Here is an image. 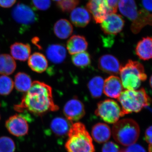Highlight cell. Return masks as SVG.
Returning <instances> with one entry per match:
<instances>
[{
    "label": "cell",
    "mask_w": 152,
    "mask_h": 152,
    "mask_svg": "<svg viewBox=\"0 0 152 152\" xmlns=\"http://www.w3.org/2000/svg\"><path fill=\"white\" fill-rule=\"evenodd\" d=\"M14 109L20 113L27 111L40 116L48 112L56 111L59 107L54 102L51 87L35 81L22 98L20 103L15 105Z\"/></svg>",
    "instance_id": "6da1fadb"
},
{
    "label": "cell",
    "mask_w": 152,
    "mask_h": 152,
    "mask_svg": "<svg viewBox=\"0 0 152 152\" xmlns=\"http://www.w3.org/2000/svg\"><path fill=\"white\" fill-rule=\"evenodd\" d=\"M67 135L65 148L68 152H95L92 138L83 124H72Z\"/></svg>",
    "instance_id": "7a4b0ae2"
},
{
    "label": "cell",
    "mask_w": 152,
    "mask_h": 152,
    "mask_svg": "<svg viewBox=\"0 0 152 152\" xmlns=\"http://www.w3.org/2000/svg\"><path fill=\"white\" fill-rule=\"evenodd\" d=\"M118 99L121 105L123 116L126 114L138 113L149 106L151 101L143 88L138 90H125Z\"/></svg>",
    "instance_id": "3957f363"
},
{
    "label": "cell",
    "mask_w": 152,
    "mask_h": 152,
    "mask_svg": "<svg viewBox=\"0 0 152 152\" xmlns=\"http://www.w3.org/2000/svg\"><path fill=\"white\" fill-rule=\"evenodd\" d=\"M112 134L115 140L125 146L135 143L140 134L137 123L132 119H124L114 124Z\"/></svg>",
    "instance_id": "277c9868"
},
{
    "label": "cell",
    "mask_w": 152,
    "mask_h": 152,
    "mask_svg": "<svg viewBox=\"0 0 152 152\" xmlns=\"http://www.w3.org/2000/svg\"><path fill=\"white\" fill-rule=\"evenodd\" d=\"M119 74L123 87L126 90H137L147 79L143 66L132 60L121 66Z\"/></svg>",
    "instance_id": "5b68a950"
},
{
    "label": "cell",
    "mask_w": 152,
    "mask_h": 152,
    "mask_svg": "<svg viewBox=\"0 0 152 152\" xmlns=\"http://www.w3.org/2000/svg\"><path fill=\"white\" fill-rule=\"evenodd\" d=\"M95 113L104 121L110 124L116 123L120 117H123L119 105L115 101L110 99L99 102Z\"/></svg>",
    "instance_id": "8992f818"
},
{
    "label": "cell",
    "mask_w": 152,
    "mask_h": 152,
    "mask_svg": "<svg viewBox=\"0 0 152 152\" xmlns=\"http://www.w3.org/2000/svg\"><path fill=\"white\" fill-rule=\"evenodd\" d=\"M87 8L97 23H101L109 14L116 12L110 0H89Z\"/></svg>",
    "instance_id": "52a82bcc"
},
{
    "label": "cell",
    "mask_w": 152,
    "mask_h": 152,
    "mask_svg": "<svg viewBox=\"0 0 152 152\" xmlns=\"http://www.w3.org/2000/svg\"><path fill=\"white\" fill-rule=\"evenodd\" d=\"M13 18L19 24L28 26L35 23L38 20L37 15L34 10L26 5L18 4L12 11Z\"/></svg>",
    "instance_id": "ba28073f"
},
{
    "label": "cell",
    "mask_w": 152,
    "mask_h": 152,
    "mask_svg": "<svg viewBox=\"0 0 152 152\" xmlns=\"http://www.w3.org/2000/svg\"><path fill=\"white\" fill-rule=\"evenodd\" d=\"M6 126L9 132L16 137H22L28 132L27 121L22 115H14L10 117L6 122Z\"/></svg>",
    "instance_id": "9c48e42d"
},
{
    "label": "cell",
    "mask_w": 152,
    "mask_h": 152,
    "mask_svg": "<svg viewBox=\"0 0 152 152\" xmlns=\"http://www.w3.org/2000/svg\"><path fill=\"white\" fill-rule=\"evenodd\" d=\"M124 21L120 15L113 13L107 15L101 23V28L106 34L115 35L121 31Z\"/></svg>",
    "instance_id": "30bf717a"
},
{
    "label": "cell",
    "mask_w": 152,
    "mask_h": 152,
    "mask_svg": "<svg viewBox=\"0 0 152 152\" xmlns=\"http://www.w3.org/2000/svg\"><path fill=\"white\" fill-rule=\"evenodd\" d=\"M66 119L70 122L77 121L85 115L83 104L77 98H74L67 102L63 110Z\"/></svg>",
    "instance_id": "8fae6325"
},
{
    "label": "cell",
    "mask_w": 152,
    "mask_h": 152,
    "mask_svg": "<svg viewBox=\"0 0 152 152\" xmlns=\"http://www.w3.org/2000/svg\"><path fill=\"white\" fill-rule=\"evenodd\" d=\"M99 69L104 72L111 75L119 74L121 66L119 61L113 55H103L98 62Z\"/></svg>",
    "instance_id": "7c38bea8"
},
{
    "label": "cell",
    "mask_w": 152,
    "mask_h": 152,
    "mask_svg": "<svg viewBox=\"0 0 152 152\" xmlns=\"http://www.w3.org/2000/svg\"><path fill=\"white\" fill-rule=\"evenodd\" d=\"M123 90L121 79L117 76H110L104 81L103 92L109 97L118 99Z\"/></svg>",
    "instance_id": "4fadbf2b"
},
{
    "label": "cell",
    "mask_w": 152,
    "mask_h": 152,
    "mask_svg": "<svg viewBox=\"0 0 152 152\" xmlns=\"http://www.w3.org/2000/svg\"><path fill=\"white\" fill-rule=\"evenodd\" d=\"M48 59L56 64H61L66 57L67 52L65 47L60 44L50 45L46 52Z\"/></svg>",
    "instance_id": "5bb4252c"
},
{
    "label": "cell",
    "mask_w": 152,
    "mask_h": 152,
    "mask_svg": "<svg viewBox=\"0 0 152 152\" xmlns=\"http://www.w3.org/2000/svg\"><path fill=\"white\" fill-rule=\"evenodd\" d=\"M72 23L76 27L83 28L89 23L91 16L88 10L83 7L73 10L70 15Z\"/></svg>",
    "instance_id": "9a60e30c"
},
{
    "label": "cell",
    "mask_w": 152,
    "mask_h": 152,
    "mask_svg": "<svg viewBox=\"0 0 152 152\" xmlns=\"http://www.w3.org/2000/svg\"><path fill=\"white\" fill-rule=\"evenodd\" d=\"M88 46L86 39L82 36H72L67 42V50L70 55H73L86 51Z\"/></svg>",
    "instance_id": "2e32d148"
},
{
    "label": "cell",
    "mask_w": 152,
    "mask_h": 152,
    "mask_svg": "<svg viewBox=\"0 0 152 152\" xmlns=\"http://www.w3.org/2000/svg\"><path fill=\"white\" fill-rule=\"evenodd\" d=\"M110 128L104 123H99L93 127L91 135L93 139L99 143H105L111 136Z\"/></svg>",
    "instance_id": "e0dca14e"
},
{
    "label": "cell",
    "mask_w": 152,
    "mask_h": 152,
    "mask_svg": "<svg viewBox=\"0 0 152 152\" xmlns=\"http://www.w3.org/2000/svg\"><path fill=\"white\" fill-rule=\"evenodd\" d=\"M28 65L34 72L41 73L46 70L48 64L46 58L43 54L37 52L29 57Z\"/></svg>",
    "instance_id": "ac0fdd59"
},
{
    "label": "cell",
    "mask_w": 152,
    "mask_h": 152,
    "mask_svg": "<svg viewBox=\"0 0 152 152\" xmlns=\"http://www.w3.org/2000/svg\"><path fill=\"white\" fill-rule=\"evenodd\" d=\"M119 10L121 13L134 21L137 18L138 12L134 0H119Z\"/></svg>",
    "instance_id": "d6986e66"
},
{
    "label": "cell",
    "mask_w": 152,
    "mask_h": 152,
    "mask_svg": "<svg viewBox=\"0 0 152 152\" xmlns=\"http://www.w3.org/2000/svg\"><path fill=\"white\" fill-rule=\"evenodd\" d=\"M152 38L146 37L139 41L136 46V55L140 59L148 61L151 58L152 56Z\"/></svg>",
    "instance_id": "ffe728a7"
},
{
    "label": "cell",
    "mask_w": 152,
    "mask_h": 152,
    "mask_svg": "<svg viewBox=\"0 0 152 152\" xmlns=\"http://www.w3.org/2000/svg\"><path fill=\"white\" fill-rule=\"evenodd\" d=\"M12 57L15 59L25 61L28 59L31 53V48L28 44L16 42L10 47Z\"/></svg>",
    "instance_id": "44dd1931"
},
{
    "label": "cell",
    "mask_w": 152,
    "mask_h": 152,
    "mask_svg": "<svg viewBox=\"0 0 152 152\" xmlns=\"http://www.w3.org/2000/svg\"><path fill=\"white\" fill-rule=\"evenodd\" d=\"M151 14L145 10H140L138 12L137 18L132 23L131 30L134 34H137L144 27L148 25L151 26Z\"/></svg>",
    "instance_id": "7402d4cb"
},
{
    "label": "cell",
    "mask_w": 152,
    "mask_h": 152,
    "mask_svg": "<svg viewBox=\"0 0 152 152\" xmlns=\"http://www.w3.org/2000/svg\"><path fill=\"white\" fill-rule=\"evenodd\" d=\"M72 122L66 119L57 117L52 120L51 129L55 134L58 136H63L68 134L72 125Z\"/></svg>",
    "instance_id": "603a6c76"
},
{
    "label": "cell",
    "mask_w": 152,
    "mask_h": 152,
    "mask_svg": "<svg viewBox=\"0 0 152 152\" xmlns=\"http://www.w3.org/2000/svg\"><path fill=\"white\" fill-rule=\"evenodd\" d=\"M73 26L66 19H61L56 22L54 26V32L58 38L62 39L69 38L73 32Z\"/></svg>",
    "instance_id": "cb8c5ba5"
},
{
    "label": "cell",
    "mask_w": 152,
    "mask_h": 152,
    "mask_svg": "<svg viewBox=\"0 0 152 152\" xmlns=\"http://www.w3.org/2000/svg\"><path fill=\"white\" fill-rule=\"evenodd\" d=\"M16 68L13 58L8 54L0 55V74L9 75L13 73Z\"/></svg>",
    "instance_id": "d4e9b609"
},
{
    "label": "cell",
    "mask_w": 152,
    "mask_h": 152,
    "mask_svg": "<svg viewBox=\"0 0 152 152\" xmlns=\"http://www.w3.org/2000/svg\"><path fill=\"white\" fill-rule=\"evenodd\" d=\"M31 77L24 72H19L15 77L14 86L17 91L21 92H27L31 86Z\"/></svg>",
    "instance_id": "484cf974"
},
{
    "label": "cell",
    "mask_w": 152,
    "mask_h": 152,
    "mask_svg": "<svg viewBox=\"0 0 152 152\" xmlns=\"http://www.w3.org/2000/svg\"><path fill=\"white\" fill-rule=\"evenodd\" d=\"M104 80L100 76H95L88 83V88L93 98L100 97L103 93Z\"/></svg>",
    "instance_id": "4316f807"
},
{
    "label": "cell",
    "mask_w": 152,
    "mask_h": 152,
    "mask_svg": "<svg viewBox=\"0 0 152 152\" xmlns=\"http://www.w3.org/2000/svg\"><path fill=\"white\" fill-rule=\"evenodd\" d=\"M72 61L74 65L81 69L88 67L91 64V57L88 52L84 51L72 55Z\"/></svg>",
    "instance_id": "83f0119b"
},
{
    "label": "cell",
    "mask_w": 152,
    "mask_h": 152,
    "mask_svg": "<svg viewBox=\"0 0 152 152\" xmlns=\"http://www.w3.org/2000/svg\"><path fill=\"white\" fill-rule=\"evenodd\" d=\"M14 86L12 80L7 75L0 76V95L7 96L10 94Z\"/></svg>",
    "instance_id": "f1b7e54d"
},
{
    "label": "cell",
    "mask_w": 152,
    "mask_h": 152,
    "mask_svg": "<svg viewBox=\"0 0 152 152\" xmlns=\"http://www.w3.org/2000/svg\"><path fill=\"white\" fill-rule=\"evenodd\" d=\"M15 145L14 141L7 137H0V152H14Z\"/></svg>",
    "instance_id": "f546056e"
},
{
    "label": "cell",
    "mask_w": 152,
    "mask_h": 152,
    "mask_svg": "<svg viewBox=\"0 0 152 152\" xmlns=\"http://www.w3.org/2000/svg\"><path fill=\"white\" fill-rule=\"evenodd\" d=\"M78 4V0H61L58 6L63 12H67L74 10Z\"/></svg>",
    "instance_id": "4dcf8cb0"
},
{
    "label": "cell",
    "mask_w": 152,
    "mask_h": 152,
    "mask_svg": "<svg viewBox=\"0 0 152 152\" xmlns=\"http://www.w3.org/2000/svg\"><path fill=\"white\" fill-rule=\"evenodd\" d=\"M34 7L39 10L45 11L50 7V0H32Z\"/></svg>",
    "instance_id": "1f68e13d"
},
{
    "label": "cell",
    "mask_w": 152,
    "mask_h": 152,
    "mask_svg": "<svg viewBox=\"0 0 152 152\" xmlns=\"http://www.w3.org/2000/svg\"><path fill=\"white\" fill-rule=\"evenodd\" d=\"M120 147L113 142H106L102 148V152H122Z\"/></svg>",
    "instance_id": "d6a6232c"
},
{
    "label": "cell",
    "mask_w": 152,
    "mask_h": 152,
    "mask_svg": "<svg viewBox=\"0 0 152 152\" xmlns=\"http://www.w3.org/2000/svg\"><path fill=\"white\" fill-rule=\"evenodd\" d=\"M122 152H146V151L140 145L134 143L128 146L126 149L122 150Z\"/></svg>",
    "instance_id": "836d02e7"
},
{
    "label": "cell",
    "mask_w": 152,
    "mask_h": 152,
    "mask_svg": "<svg viewBox=\"0 0 152 152\" xmlns=\"http://www.w3.org/2000/svg\"><path fill=\"white\" fill-rule=\"evenodd\" d=\"M145 140L148 144L149 152H152V126H150L145 132Z\"/></svg>",
    "instance_id": "e575fe53"
},
{
    "label": "cell",
    "mask_w": 152,
    "mask_h": 152,
    "mask_svg": "<svg viewBox=\"0 0 152 152\" xmlns=\"http://www.w3.org/2000/svg\"><path fill=\"white\" fill-rule=\"evenodd\" d=\"M16 0H0V7L3 8H10L13 5Z\"/></svg>",
    "instance_id": "d590c367"
},
{
    "label": "cell",
    "mask_w": 152,
    "mask_h": 152,
    "mask_svg": "<svg viewBox=\"0 0 152 152\" xmlns=\"http://www.w3.org/2000/svg\"><path fill=\"white\" fill-rule=\"evenodd\" d=\"M142 3L145 10L151 12L152 11V0H142Z\"/></svg>",
    "instance_id": "8d00e7d4"
},
{
    "label": "cell",
    "mask_w": 152,
    "mask_h": 152,
    "mask_svg": "<svg viewBox=\"0 0 152 152\" xmlns=\"http://www.w3.org/2000/svg\"><path fill=\"white\" fill-rule=\"evenodd\" d=\"M152 76H151L150 79V85L151 86V88L152 87Z\"/></svg>",
    "instance_id": "74e56055"
},
{
    "label": "cell",
    "mask_w": 152,
    "mask_h": 152,
    "mask_svg": "<svg viewBox=\"0 0 152 152\" xmlns=\"http://www.w3.org/2000/svg\"><path fill=\"white\" fill-rule=\"evenodd\" d=\"M53 1H59L61 0H53Z\"/></svg>",
    "instance_id": "f35d334b"
},
{
    "label": "cell",
    "mask_w": 152,
    "mask_h": 152,
    "mask_svg": "<svg viewBox=\"0 0 152 152\" xmlns=\"http://www.w3.org/2000/svg\"><path fill=\"white\" fill-rule=\"evenodd\" d=\"M0 119H1V117H0Z\"/></svg>",
    "instance_id": "ab89813d"
}]
</instances>
